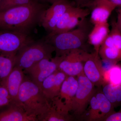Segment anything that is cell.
Masks as SVG:
<instances>
[{
	"label": "cell",
	"instance_id": "e0dca14e",
	"mask_svg": "<svg viewBox=\"0 0 121 121\" xmlns=\"http://www.w3.org/2000/svg\"><path fill=\"white\" fill-rule=\"evenodd\" d=\"M110 31L108 22L94 25L93 29L88 34L87 39L89 43L94 47L95 52L99 54V48Z\"/></svg>",
	"mask_w": 121,
	"mask_h": 121
},
{
	"label": "cell",
	"instance_id": "f1b7e54d",
	"mask_svg": "<svg viewBox=\"0 0 121 121\" xmlns=\"http://www.w3.org/2000/svg\"><path fill=\"white\" fill-rule=\"evenodd\" d=\"M75 4L77 6L83 7L85 5L89 3L91 0H73Z\"/></svg>",
	"mask_w": 121,
	"mask_h": 121
},
{
	"label": "cell",
	"instance_id": "3957f363",
	"mask_svg": "<svg viewBox=\"0 0 121 121\" xmlns=\"http://www.w3.org/2000/svg\"><path fill=\"white\" fill-rule=\"evenodd\" d=\"M89 33L84 21L77 28L45 39L55 48L56 56H60L72 50L82 49L87 39Z\"/></svg>",
	"mask_w": 121,
	"mask_h": 121
},
{
	"label": "cell",
	"instance_id": "cb8c5ba5",
	"mask_svg": "<svg viewBox=\"0 0 121 121\" xmlns=\"http://www.w3.org/2000/svg\"><path fill=\"white\" fill-rule=\"evenodd\" d=\"M95 93L91 97L89 102L90 109L88 118L90 121L101 120L100 108L95 97Z\"/></svg>",
	"mask_w": 121,
	"mask_h": 121
},
{
	"label": "cell",
	"instance_id": "9a60e30c",
	"mask_svg": "<svg viewBox=\"0 0 121 121\" xmlns=\"http://www.w3.org/2000/svg\"><path fill=\"white\" fill-rule=\"evenodd\" d=\"M23 71L15 66L4 83L10 95L13 104L19 105L18 101L19 91L25 78Z\"/></svg>",
	"mask_w": 121,
	"mask_h": 121
},
{
	"label": "cell",
	"instance_id": "1f68e13d",
	"mask_svg": "<svg viewBox=\"0 0 121 121\" xmlns=\"http://www.w3.org/2000/svg\"><path fill=\"white\" fill-rule=\"evenodd\" d=\"M1 0H0V4L1 2Z\"/></svg>",
	"mask_w": 121,
	"mask_h": 121
},
{
	"label": "cell",
	"instance_id": "f546056e",
	"mask_svg": "<svg viewBox=\"0 0 121 121\" xmlns=\"http://www.w3.org/2000/svg\"><path fill=\"white\" fill-rule=\"evenodd\" d=\"M116 7L121 8V0H109Z\"/></svg>",
	"mask_w": 121,
	"mask_h": 121
},
{
	"label": "cell",
	"instance_id": "52a82bcc",
	"mask_svg": "<svg viewBox=\"0 0 121 121\" xmlns=\"http://www.w3.org/2000/svg\"><path fill=\"white\" fill-rule=\"evenodd\" d=\"M33 40L29 35L0 29V54L16 55L21 48Z\"/></svg>",
	"mask_w": 121,
	"mask_h": 121
},
{
	"label": "cell",
	"instance_id": "277c9868",
	"mask_svg": "<svg viewBox=\"0 0 121 121\" xmlns=\"http://www.w3.org/2000/svg\"><path fill=\"white\" fill-rule=\"evenodd\" d=\"M54 52V47L45 39L37 41L33 40L17 53L15 66L25 71L42 60L52 58Z\"/></svg>",
	"mask_w": 121,
	"mask_h": 121
},
{
	"label": "cell",
	"instance_id": "9c48e42d",
	"mask_svg": "<svg viewBox=\"0 0 121 121\" xmlns=\"http://www.w3.org/2000/svg\"><path fill=\"white\" fill-rule=\"evenodd\" d=\"M78 86V80L74 76L67 75L61 86L59 95L52 101V104L56 108L69 113Z\"/></svg>",
	"mask_w": 121,
	"mask_h": 121
},
{
	"label": "cell",
	"instance_id": "7a4b0ae2",
	"mask_svg": "<svg viewBox=\"0 0 121 121\" xmlns=\"http://www.w3.org/2000/svg\"><path fill=\"white\" fill-rule=\"evenodd\" d=\"M18 101L26 112L38 119L47 112L51 105L41 87L30 78L25 76L20 87Z\"/></svg>",
	"mask_w": 121,
	"mask_h": 121
},
{
	"label": "cell",
	"instance_id": "8992f818",
	"mask_svg": "<svg viewBox=\"0 0 121 121\" xmlns=\"http://www.w3.org/2000/svg\"><path fill=\"white\" fill-rule=\"evenodd\" d=\"M78 86L72 103L71 111L80 116L86 111L91 97L95 93V85L85 76L83 71L77 76Z\"/></svg>",
	"mask_w": 121,
	"mask_h": 121
},
{
	"label": "cell",
	"instance_id": "44dd1931",
	"mask_svg": "<svg viewBox=\"0 0 121 121\" xmlns=\"http://www.w3.org/2000/svg\"><path fill=\"white\" fill-rule=\"evenodd\" d=\"M99 54L104 61L114 64L121 61V50L114 46L106 47L102 45Z\"/></svg>",
	"mask_w": 121,
	"mask_h": 121
},
{
	"label": "cell",
	"instance_id": "ac0fdd59",
	"mask_svg": "<svg viewBox=\"0 0 121 121\" xmlns=\"http://www.w3.org/2000/svg\"><path fill=\"white\" fill-rule=\"evenodd\" d=\"M16 55L0 54V83H3L16 63Z\"/></svg>",
	"mask_w": 121,
	"mask_h": 121
},
{
	"label": "cell",
	"instance_id": "6da1fadb",
	"mask_svg": "<svg viewBox=\"0 0 121 121\" xmlns=\"http://www.w3.org/2000/svg\"><path fill=\"white\" fill-rule=\"evenodd\" d=\"M48 8L45 3L33 0L27 4L0 12V29L29 35L37 25L41 24Z\"/></svg>",
	"mask_w": 121,
	"mask_h": 121
},
{
	"label": "cell",
	"instance_id": "4dcf8cb0",
	"mask_svg": "<svg viewBox=\"0 0 121 121\" xmlns=\"http://www.w3.org/2000/svg\"><path fill=\"white\" fill-rule=\"evenodd\" d=\"M40 2H42V3H49L52 4L53 3L55 2H57L61 0H38Z\"/></svg>",
	"mask_w": 121,
	"mask_h": 121
},
{
	"label": "cell",
	"instance_id": "d6986e66",
	"mask_svg": "<svg viewBox=\"0 0 121 121\" xmlns=\"http://www.w3.org/2000/svg\"><path fill=\"white\" fill-rule=\"evenodd\" d=\"M103 78L104 84L121 86V66L113 64L108 69H104Z\"/></svg>",
	"mask_w": 121,
	"mask_h": 121
},
{
	"label": "cell",
	"instance_id": "8fae6325",
	"mask_svg": "<svg viewBox=\"0 0 121 121\" xmlns=\"http://www.w3.org/2000/svg\"><path fill=\"white\" fill-rule=\"evenodd\" d=\"M58 59L56 56L51 59L42 60L28 70L24 71L28 74L29 78L41 87L44 80L58 70Z\"/></svg>",
	"mask_w": 121,
	"mask_h": 121
},
{
	"label": "cell",
	"instance_id": "ba28073f",
	"mask_svg": "<svg viewBox=\"0 0 121 121\" xmlns=\"http://www.w3.org/2000/svg\"><path fill=\"white\" fill-rule=\"evenodd\" d=\"M89 54L82 49H78L62 56H56L58 70L67 75L77 76L83 71V64Z\"/></svg>",
	"mask_w": 121,
	"mask_h": 121
},
{
	"label": "cell",
	"instance_id": "83f0119b",
	"mask_svg": "<svg viewBox=\"0 0 121 121\" xmlns=\"http://www.w3.org/2000/svg\"><path fill=\"white\" fill-rule=\"evenodd\" d=\"M117 20L116 24L118 28L121 31V8H118L117 9Z\"/></svg>",
	"mask_w": 121,
	"mask_h": 121
},
{
	"label": "cell",
	"instance_id": "30bf717a",
	"mask_svg": "<svg viewBox=\"0 0 121 121\" xmlns=\"http://www.w3.org/2000/svg\"><path fill=\"white\" fill-rule=\"evenodd\" d=\"M74 4L68 0H61L52 4L45 11L41 25L48 33L51 32L66 11Z\"/></svg>",
	"mask_w": 121,
	"mask_h": 121
},
{
	"label": "cell",
	"instance_id": "4316f807",
	"mask_svg": "<svg viewBox=\"0 0 121 121\" xmlns=\"http://www.w3.org/2000/svg\"><path fill=\"white\" fill-rule=\"evenodd\" d=\"M104 120L106 121H121V112L111 114Z\"/></svg>",
	"mask_w": 121,
	"mask_h": 121
},
{
	"label": "cell",
	"instance_id": "5b68a950",
	"mask_svg": "<svg viewBox=\"0 0 121 121\" xmlns=\"http://www.w3.org/2000/svg\"><path fill=\"white\" fill-rule=\"evenodd\" d=\"M90 13L89 9L73 5L66 11L53 30L48 33L45 38L54 35L73 30L84 22Z\"/></svg>",
	"mask_w": 121,
	"mask_h": 121
},
{
	"label": "cell",
	"instance_id": "d4e9b609",
	"mask_svg": "<svg viewBox=\"0 0 121 121\" xmlns=\"http://www.w3.org/2000/svg\"><path fill=\"white\" fill-rule=\"evenodd\" d=\"M33 0H1L0 4V12L13 7L27 4Z\"/></svg>",
	"mask_w": 121,
	"mask_h": 121
},
{
	"label": "cell",
	"instance_id": "2e32d148",
	"mask_svg": "<svg viewBox=\"0 0 121 121\" xmlns=\"http://www.w3.org/2000/svg\"><path fill=\"white\" fill-rule=\"evenodd\" d=\"M36 116L30 115L21 106L12 104L0 113V121H38Z\"/></svg>",
	"mask_w": 121,
	"mask_h": 121
},
{
	"label": "cell",
	"instance_id": "ffe728a7",
	"mask_svg": "<svg viewBox=\"0 0 121 121\" xmlns=\"http://www.w3.org/2000/svg\"><path fill=\"white\" fill-rule=\"evenodd\" d=\"M71 119L69 114L64 112L52 104L47 112L38 118L40 121H67Z\"/></svg>",
	"mask_w": 121,
	"mask_h": 121
},
{
	"label": "cell",
	"instance_id": "484cf974",
	"mask_svg": "<svg viewBox=\"0 0 121 121\" xmlns=\"http://www.w3.org/2000/svg\"><path fill=\"white\" fill-rule=\"evenodd\" d=\"M13 104L11 97L4 85L0 83V108Z\"/></svg>",
	"mask_w": 121,
	"mask_h": 121
},
{
	"label": "cell",
	"instance_id": "4fadbf2b",
	"mask_svg": "<svg viewBox=\"0 0 121 121\" xmlns=\"http://www.w3.org/2000/svg\"><path fill=\"white\" fill-rule=\"evenodd\" d=\"M84 6L90 8L91 22L94 25L108 22L110 16L117 8L109 0H91Z\"/></svg>",
	"mask_w": 121,
	"mask_h": 121
},
{
	"label": "cell",
	"instance_id": "7c38bea8",
	"mask_svg": "<svg viewBox=\"0 0 121 121\" xmlns=\"http://www.w3.org/2000/svg\"><path fill=\"white\" fill-rule=\"evenodd\" d=\"M102 63L99 54H88L83 64V72L94 85L100 86L104 83Z\"/></svg>",
	"mask_w": 121,
	"mask_h": 121
},
{
	"label": "cell",
	"instance_id": "7402d4cb",
	"mask_svg": "<svg viewBox=\"0 0 121 121\" xmlns=\"http://www.w3.org/2000/svg\"><path fill=\"white\" fill-rule=\"evenodd\" d=\"M103 85L102 91L113 106L121 102V85L107 83Z\"/></svg>",
	"mask_w": 121,
	"mask_h": 121
},
{
	"label": "cell",
	"instance_id": "603a6c76",
	"mask_svg": "<svg viewBox=\"0 0 121 121\" xmlns=\"http://www.w3.org/2000/svg\"><path fill=\"white\" fill-rule=\"evenodd\" d=\"M95 95L100 108L101 120L104 119L111 114L112 105L106 97L102 91L95 93Z\"/></svg>",
	"mask_w": 121,
	"mask_h": 121
},
{
	"label": "cell",
	"instance_id": "5bb4252c",
	"mask_svg": "<svg viewBox=\"0 0 121 121\" xmlns=\"http://www.w3.org/2000/svg\"><path fill=\"white\" fill-rule=\"evenodd\" d=\"M66 76L65 73L58 69L44 80L41 88L49 101H52L59 95L61 86Z\"/></svg>",
	"mask_w": 121,
	"mask_h": 121
}]
</instances>
